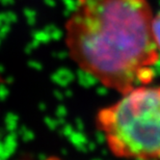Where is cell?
<instances>
[{
  "label": "cell",
  "mask_w": 160,
  "mask_h": 160,
  "mask_svg": "<svg viewBox=\"0 0 160 160\" xmlns=\"http://www.w3.org/2000/svg\"><path fill=\"white\" fill-rule=\"evenodd\" d=\"M98 129L110 153L126 160H160V85H142L99 110Z\"/></svg>",
  "instance_id": "2"
},
{
  "label": "cell",
  "mask_w": 160,
  "mask_h": 160,
  "mask_svg": "<svg viewBox=\"0 0 160 160\" xmlns=\"http://www.w3.org/2000/svg\"><path fill=\"white\" fill-rule=\"evenodd\" d=\"M148 0H77L65 26L69 55L120 94L151 84L160 51Z\"/></svg>",
  "instance_id": "1"
},
{
  "label": "cell",
  "mask_w": 160,
  "mask_h": 160,
  "mask_svg": "<svg viewBox=\"0 0 160 160\" xmlns=\"http://www.w3.org/2000/svg\"><path fill=\"white\" fill-rule=\"evenodd\" d=\"M153 36H154L155 43L157 45L158 50L160 51V11L154 15L153 19Z\"/></svg>",
  "instance_id": "3"
}]
</instances>
